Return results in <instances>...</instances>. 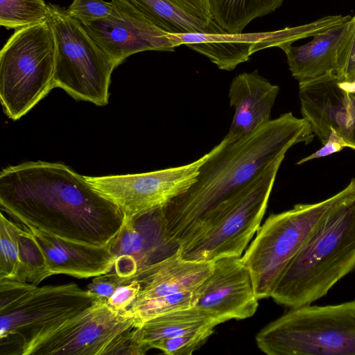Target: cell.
<instances>
[{
	"label": "cell",
	"instance_id": "obj_1",
	"mask_svg": "<svg viewBox=\"0 0 355 355\" xmlns=\"http://www.w3.org/2000/svg\"><path fill=\"white\" fill-rule=\"evenodd\" d=\"M0 206L16 223L95 245L112 243L125 220L85 175L58 162L31 161L2 169Z\"/></svg>",
	"mask_w": 355,
	"mask_h": 355
},
{
	"label": "cell",
	"instance_id": "obj_2",
	"mask_svg": "<svg viewBox=\"0 0 355 355\" xmlns=\"http://www.w3.org/2000/svg\"><path fill=\"white\" fill-rule=\"evenodd\" d=\"M314 135L305 119L288 112L234 142L227 143L223 138L211 150L195 182L162 207L165 243L178 247L187 231L205 213L266 166L284 159L294 145L312 141Z\"/></svg>",
	"mask_w": 355,
	"mask_h": 355
},
{
	"label": "cell",
	"instance_id": "obj_3",
	"mask_svg": "<svg viewBox=\"0 0 355 355\" xmlns=\"http://www.w3.org/2000/svg\"><path fill=\"white\" fill-rule=\"evenodd\" d=\"M355 270V196L330 209L317 223L276 282L270 297L295 308L326 295Z\"/></svg>",
	"mask_w": 355,
	"mask_h": 355
},
{
	"label": "cell",
	"instance_id": "obj_4",
	"mask_svg": "<svg viewBox=\"0 0 355 355\" xmlns=\"http://www.w3.org/2000/svg\"><path fill=\"white\" fill-rule=\"evenodd\" d=\"M282 161L266 166L200 217L178 246L182 257L202 261L240 257L260 227Z\"/></svg>",
	"mask_w": 355,
	"mask_h": 355
},
{
	"label": "cell",
	"instance_id": "obj_5",
	"mask_svg": "<svg viewBox=\"0 0 355 355\" xmlns=\"http://www.w3.org/2000/svg\"><path fill=\"white\" fill-rule=\"evenodd\" d=\"M96 298L76 284L38 286L0 279L1 347L15 343L12 355L91 306Z\"/></svg>",
	"mask_w": 355,
	"mask_h": 355
},
{
	"label": "cell",
	"instance_id": "obj_6",
	"mask_svg": "<svg viewBox=\"0 0 355 355\" xmlns=\"http://www.w3.org/2000/svg\"><path fill=\"white\" fill-rule=\"evenodd\" d=\"M256 343L268 355H355V300L291 308L263 327Z\"/></svg>",
	"mask_w": 355,
	"mask_h": 355
},
{
	"label": "cell",
	"instance_id": "obj_7",
	"mask_svg": "<svg viewBox=\"0 0 355 355\" xmlns=\"http://www.w3.org/2000/svg\"><path fill=\"white\" fill-rule=\"evenodd\" d=\"M354 196L352 178L343 190L322 201L297 204L265 220L241 257L250 272L259 300L270 297L282 273L319 220L334 207Z\"/></svg>",
	"mask_w": 355,
	"mask_h": 355
},
{
	"label": "cell",
	"instance_id": "obj_8",
	"mask_svg": "<svg viewBox=\"0 0 355 355\" xmlns=\"http://www.w3.org/2000/svg\"><path fill=\"white\" fill-rule=\"evenodd\" d=\"M56 44L44 21L16 29L0 53V99L4 113L15 121L54 88Z\"/></svg>",
	"mask_w": 355,
	"mask_h": 355
},
{
	"label": "cell",
	"instance_id": "obj_9",
	"mask_svg": "<svg viewBox=\"0 0 355 355\" xmlns=\"http://www.w3.org/2000/svg\"><path fill=\"white\" fill-rule=\"evenodd\" d=\"M48 7L47 20L56 44L54 87L76 100L107 105L111 75L116 68L112 61L67 9L52 3Z\"/></svg>",
	"mask_w": 355,
	"mask_h": 355
},
{
	"label": "cell",
	"instance_id": "obj_10",
	"mask_svg": "<svg viewBox=\"0 0 355 355\" xmlns=\"http://www.w3.org/2000/svg\"><path fill=\"white\" fill-rule=\"evenodd\" d=\"M133 320L96 299L78 315L28 344L21 355H141Z\"/></svg>",
	"mask_w": 355,
	"mask_h": 355
},
{
	"label": "cell",
	"instance_id": "obj_11",
	"mask_svg": "<svg viewBox=\"0 0 355 355\" xmlns=\"http://www.w3.org/2000/svg\"><path fill=\"white\" fill-rule=\"evenodd\" d=\"M213 266L214 261L184 259L177 248L173 254L142 268L128 280L137 279L141 289L123 313L139 327L160 315L193 306L196 289Z\"/></svg>",
	"mask_w": 355,
	"mask_h": 355
},
{
	"label": "cell",
	"instance_id": "obj_12",
	"mask_svg": "<svg viewBox=\"0 0 355 355\" xmlns=\"http://www.w3.org/2000/svg\"><path fill=\"white\" fill-rule=\"evenodd\" d=\"M210 155L211 150L190 164L148 173L85 177L130 220L166 205L187 191Z\"/></svg>",
	"mask_w": 355,
	"mask_h": 355
},
{
	"label": "cell",
	"instance_id": "obj_13",
	"mask_svg": "<svg viewBox=\"0 0 355 355\" xmlns=\"http://www.w3.org/2000/svg\"><path fill=\"white\" fill-rule=\"evenodd\" d=\"M111 1L113 10L107 17L80 22L115 67L139 52L173 51L179 46L171 33L155 26L128 1Z\"/></svg>",
	"mask_w": 355,
	"mask_h": 355
},
{
	"label": "cell",
	"instance_id": "obj_14",
	"mask_svg": "<svg viewBox=\"0 0 355 355\" xmlns=\"http://www.w3.org/2000/svg\"><path fill=\"white\" fill-rule=\"evenodd\" d=\"M258 301L241 258L226 257L214 261L211 272L196 289L193 306L220 324L252 316Z\"/></svg>",
	"mask_w": 355,
	"mask_h": 355
},
{
	"label": "cell",
	"instance_id": "obj_15",
	"mask_svg": "<svg viewBox=\"0 0 355 355\" xmlns=\"http://www.w3.org/2000/svg\"><path fill=\"white\" fill-rule=\"evenodd\" d=\"M302 118L324 145L334 129L355 150V90L340 85L334 71L299 82Z\"/></svg>",
	"mask_w": 355,
	"mask_h": 355
},
{
	"label": "cell",
	"instance_id": "obj_16",
	"mask_svg": "<svg viewBox=\"0 0 355 355\" xmlns=\"http://www.w3.org/2000/svg\"><path fill=\"white\" fill-rule=\"evenodd\" d=\"M28 228L43 251L52 275L64 274L89 278L106 274L114 268L116 257L111 250L112 243L90 245Z\"/></svg>",
	"mask_w": 355,
	"mask_h": 355
},
{
	"label": "cell",
	"instance_id": "obj_17",
	"mask_svg": "<svg viewBox=\"0 0 355 355\" xmlns=\"http://www.w3.org/2000/svg\"><path fill=\"white\" fill-rule=\"evenodd\" d=\"M279 91L277 85L260 76L257 70L234 78L229 98L234 114L224 137L227 143L239 140L271 120V110Z\"/></svg>",
	"mask_w": 355,
	"mask_h": 355
},
{
	"label": "cell",
	"instance_id": "obj_18",
	"mask_svg": "<svg viewBox=\"0 0 355 355\" xmlns=\"http://www.w3.org/2000/svg\"><path fill=\"white\" fill-rule=\"evenodd\" d=\"M350 25L351 18L315 35L304 45L286 44L280 47L286 55L293 77L301 82L327 72H336Z\"/></svg>",
	"mask_w": 355,
	"mask_h": 355
},
{
	"label": "cell",
	"instance_id": "obj_19",
	"mask_svg": "<svg viewBox=\"0 0 355 355\" xmlns=\"http://www.w3.org/2000/svg\"><path fill=\"white\" fill-rule=\"evenodd\" d=\"M219 324L199 309L192 306L171 311L153 318L136 329L138 342L146 353L157 340L193 331L214 329Z\"/></svg>",
	"mask_w": 355,
	"mask_h": 355
},
{
	"label": "cell",
	"instance_id": "obj_20",
	"mask_svg": "<svg viewBox=\"0 0 355 355\" xmlns=\"http://www.w3.org/2000/svg\"><path fill=\"white\" fill-rule=\"evenodd\" d=\"M162 30L171 34H223L218 24L209 25L185 12L171 0H126Z\"/></svg>",
	"mask_w": 355,
	"mask_h": 355
},
{
	"label": "cell",
	"instance_id": "obj_21",
	"mask_svg": "<svg viewBox=\"0 0 355 355\" xmlns=\"http://www.w3.org/2000/svg\"><path fill=\"white\" fill-rule=\"evenodd\" d=\"M284 0H209L212 19L229 33H241L254 19L279 8Z\"/></svg>",
	"mask_w": 355,
	"mask_h": 355
},
{
	"label": "cell",
	"instance_id": "obj_22",
	"mask_svg": "<svg viewBox=\"0 0 355 355\" xmlns=\"http://www.w3.org/2000/svg\"><path fill=\"white\" fill-rule=\"evenodd\" d=\"M19 234V268L15 281L38 286L52 275L40 246L25 225L21 224Z\"/></svg>",
	"mask_w": 355,
	"mask_h": 355
},
{
	"label": "cell",
	"instance_id": "obj_23",
	"mask_svg": "<svg viewBox=\"0 0 355 355\" xmlns=\"http://www.w3.org/2000/svg\"><path fill=\"white\" fill-rule=\"evenodd\" d=\"M49 7L44 0H0V24L18 29L47 19Z\"/></svg>",
	"mask_w": 355,
	"mask_h": 355
},
{
	"label": "cell",
	"instance_id": "obj_24",
	"mask_svg": "<svg viewBox=\"0 0 355 355\" xmlns=\"http://www.w3.org/2000/svg\"><path fill=\"white\" fill-rule=\"evenodd\" d=\"M20 223L0 214V279L16 280L19 268Z\"/></svg>",
	"mask_w": 355,
	"mask_h": 355
},
{
	"label": "cell",
	"instance_id": "obj_25",
	"mask_svg": "<svg viewBox=\"0 0 355 355\" xmlns=\"http://www.w3.org/2000/svg\"><path fill=\"white\" fill-rule=\"evenodd\" d=\"M214 329L193 331L153 343L150 348L157 349L168 355H190L202 347Z\"/></svg>",
	"mask_w": 355,
	"mask_h": 355
},
{
	"label": "cell",
	"instance_id": "obj_26",
	"mask_svg": "<svg viewBox=\"0 0 355 355\" xmlns=\"http://www.w3.org/2000/svg\"><path fill=\"white\" fill-rule=\"evenodd\" d=\"M112 1L104 0H73L68 14L80 22L95 21L107 17L112 12Z\"/></svg>",
	"mask_w": 355,
	"mask_h": 355
},
{
	"label": "cell",
	"instance_id": "obj_27",
	"mask_svg": "<svg viewBox=\"0 0 355 355\" xmlns=\"http://www.w3.org/2000/svg\"><path fill=\"white\" fill-rule=\"evenodd\" d=\"M335 73L340 81L345 84L355 83V16L351 17L349 33L340 51Z\"/></svg>",
	"mask_w": 355,
	"mask_h": 355
},
{
	"label": "cell",
	"instance_id": "obj_28",
	"mask_svg": "<svg viewBox=\"0 0 355 355\" xmlns=\"http://www.w3.org/2000/svg\"><path fill=\"white\" fill-rule=\"evenodd\" d=\"M141 285L137 279H132L119 285L107 300V304L114 310L124 312L137 297Z\"/></svg>",
	"mask_w": 355,
	"mask_h": 355
},
{
	"label": "cell",
	"instance_id": "obj_29",
	"mask_svg": "<svg viewBox=\"0 0 355 355\" xmlns=\"http://www.w3.org/2000/svg\"><path fill=\"white\" fill-rule=\"evenodd\" d=\"M121 284L120 277L114 272L110 271L94 277L87 290L94 298L107 300Z\"/></svg>",
	"mask_w": 355,
	"mask_h": 355
},
{
	"label": "cell",
	"instance_id": "obj_30",
	"mask_svg": "<svg viewBox=\"0 0 355 355\" xmlns=\"http://www.w3.org/2000/svg\"><path fill=\"white\" fill-rule=\"evenodd\" d=\"M185 12L209 25L217 24L212 19L209 0H171Z\"/></svg>",
	"mask_w": 355,
	"mask_h": 355
},
{
	"label": "cell",
	"instance_id": "obj_31",
	"mask_svg": "<svg viewBox=\"0 0 355 355\" xmlns=\"http://www.w3.org/2000/svg\"><path fill=\"white\" fill-rule=\"evenodd\" d=\"M323 146L313 154L302 158L297 164H302L309 160L328 156L332 153L340 151L344 148H349V144L334 129H331V134L327 141Z\"/></svg>",
	"mask_w": 355,
	"mask_h": 355
}]
</instances>
